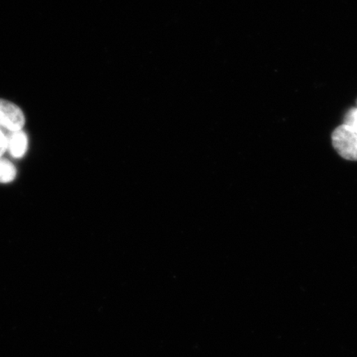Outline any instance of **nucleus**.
<instances>
[{"label":"nucleus","instance_id":"4","mask_svg":"<svg viewBox=\"0 0 357 357\" xmlns=\"http://www.w3.org/2000/svg\"><path fill=\"white\" fill-rule=\"evenodd\" d=\"M17 169L10 160L0 158V184H8L15 181Z\"/></svg>","mask_w":357,"mask_h":357},{"label":"nucleus","instance_id":"1","mask_svg":"<svg viewBox=\"0 0 357 357\" xmlns=\"http://www.w3.org/2000/svg\"><path fill=\"white\" fill-rule=\"evenodd\" d=\"M333 144L343 158L357 160V134L352 132L345 124L335 129L333 133Z\"/></svg>","mask_w":357,"mask_h":357},{"label":"nucleus","instance_id":"6","mask_svg":"<svg viewBox=\"0 0 357 357\" xmlns=\"http://www.w3.org/2000/svg\"><path fill=\"white\" fill-rule=\"evenodd\" d=\"M7 151V136L0 129V158L2 155Z\"/></svg>","mask_w":357,"mask_h":357},{"label":"nucleus","instance_id":"3","mask_svg":"<svg viewBox=\"0 0 357 357\" xmlns=\"http://www.w3.org/2000/svg\"><path fill=\"white\" fill-rule=\"evenodd\" d=\"M28 137L22 130L11 132L7 137V150L13 158H22L28 150Z\"/></svg>","mask_w":357,"mask_h":357},{"label":"nucleus","instance_id":"5","mask_svg":"<svg viewBox=\"0 0 357 357\" xmlns=\"http://www.w3.org/2000/svg\"><path fill=\"white\" fill-rule=\"evenodd\" d=\"M346 126L349 128L352 132L357 134V109L348 112L345 118Z\"/></svg>","mask_w":357,"mask_h":357},{"label":"nucleus","instance_id":"2","mask_svg":"<svg viewBox=\"0 0 357 357\" xmlns=\"http://www.w3.org/2000/svg\"><path fill=\"white\" fill-rule=\"evenodd\" d=\"M25 124L24 113L13 102L0 99V128L10 132L22 130Z\"/></svg>","mask_w":357,"mask_h":357}]
</instances>
